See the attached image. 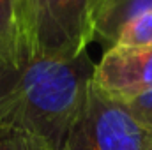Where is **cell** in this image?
I'll use <instances>...</instances> for the list:
<instances>
[{
	"label": "cell",
	"mask_w": 152,
	"mask_h": 150,
	"mask_svg": "<svg viewBox=\"0 0 152 150\" xmlns=\"http://www.w3.org/2000/svg\"><path fill=\"white\" fill-rule=\"evenodd\" d=\"M0 150H53L44 140L39 136L7 125L0 124Z\"/></svg>",
	"instance_id": "52a82bcc"
},
{
	"label": "cell",
	"mask_w": 152,
	"mask_h": 150,
	"mask_svg": "<svg viewBox=\"0 0 152 150\" xmlns=\"http://www.w3.org/2000/svg\"><path fill=\"white\" fill-rule=\"evenodd\" d=\"M88 51L73 60L39 57L21 66L0 60V124L44 140L60 150L94 81Z\"/></svg>",
	"instance_id": "6da1fadb"
},
{
	"label": "cell",
	"mask_w": 152,
	"mask_h": 150,
	"mask_svg": "<svg viewBox=\"0 0 152 150\" xmlns=\"http://www.w3.org/2000/svg\"><path fill=\"white\" fill-rule=\"evenodd\" d=\"M152 11V0H96L92 14V41H97L104 50L117 46L122 30Z\"/></svg>",
	"instance_id": "5b68a950"
},
{
	"label": "cell",
	"mask_w": 152,
	"mask_h": 150,
	"mask_svg": "<svg viewBox=\"0 0 152 150\" xmlns=\"http://www.w3.org/2000/svg\"><path fill=\"white\" fill-rule=\"evenodd\" d=\"M117 46L122 48H149L152 46V11L131 21L120 34Z\"/></svg>",
	"instance_id": "9c48e42d"
},
{
	"label": "cell",
	"mask_w": 152,
	"mask_h": 150,
	"mask_svg": "<svg viewBox=\"0 0 152 150\" xmlns=\"http://www.w3.org/2000/svg\"><path fill=\"white\" fill-rule=\"evenodd\" d=\"M60 150H152V127L140 124L124 101L94 81Z\"/></svg>",
	"instance_id": "7a4b0ae2"
},
{
	"label": "cell",
	"mask_w": 152,
	"mask_h": 150,
	"mask_svg": "<svg viewBox=\"0 0 152 150\" xmlns=\"http://www.w3.org/2000/svg\"><path fill=\"white\" fill-rule=\"evenodd\" d=\"M0 60L12 66L28 60L20 34L18 0H0Z\"/></svg>",
	"instance_id": "8992f818"
},
{
	"label": "cell",
	"mask_w": 152,
	"mask_h": 150,
	"mask_svg": "<svg viewBox=\"0 0 152 150\" xmlns=\"http://www.w3.org/2000/svg\"><path fill=\"white\" fill-rule=\"evenodd\" d=\"M96 0H37L36 58L73 60L92 42Z\"/></svg>",
	"instance_id": "3957f363"
},
{
	"label": "cell",
	"mask_w": 152,
	"mask_h": 150,
	"mask_svg": "<svg viewBox=\"0 0 152 150\" xmlns=\"http://www.w3.org/2000/svg\"><path fill=\"white\" fill-rule=\"evenodd\" d=\"M36 14H37V0H18L20 34L28 60L36 58Z\"/></svg>",
	"instance_id": "ba28073f"
},
{
	"label": "cell",
	"mask_w": 152,
	"mask_h": 150,
	"mask_svg": "<svg viewBox=\"0 0 152 150\" xmlns=\"http://www.w3.org/2000/svg\"><path fill=\"white\" fill-rule=\"evenodd\" d=\"M124 104L127 106L129 113L140 124H143L147 127H152V90L124 101Z\"/></svg>",
	"instance_id": "30bf717a"
},
{
	"label": "cell",
	"mask_w": 152,
	"mask_h": 150,
	"mask_svg": "<svg viewBox=\"0 0 152 150\" xmlns=\"http://www.w3.org/2000/svg\"><path fill=\"white\" fill-rule=\"evenodd\" d=\"M94 85L118 101L152 90V46H115L104 51L99 64H96Z\"/></svg>",
	"instance_id": "277c9868"
}]
</instances>
